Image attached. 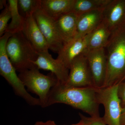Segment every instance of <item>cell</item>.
Segmentation results:
<instances>
[{
	"instance_id": "d4e9b609",
	"label": "cell",
	"mask_w": 125,
	"mask_h": 125,
	"mask_svg": "<svg viewBox=\"0 0 125 125\" xmlns=\"http://www.w3.org/2000/svg\"><path fill=\"white\" fill-rule=\"evenodd\" d=\"M8 5V4L6 3V0H0V9H2L4 7L5 8L6 6Z\"/></svg>"
},
{
	"instance_id": "4fadbf2b",
	"label": "cell",
	"mask_w": 125,
	"mask_h": 125,
	"mask_svg": "<svg viewBox=\"0 0 125 125\" xmlns=\"http://www.w3.org/2000/svg\"><path fill=\"white\" fill-rule=\"evenodd\" d=\"M104 9L88 11L78 15L75 38L82 37L91 33L102 22Z\"/></svg>"
},
{
	"instance_id": "603a6c76",
	"label": "cell",
	"mask_w": 125,
	"mask_h": 125,
	"mask_svg": "<svg viewBox=\"0 0 125 125\" xmlns=\"http://www.w3.org/2000/svg\"><path fill=\"white\" fill-rule=\"evenodd\" d=\"M34 125H57L53 121L48 120L46 122L37 121Z\"/></svg>"
},
{
	"instance_id": "8fae6325",
	"label": "cell",
	"mask_w": 125,
	"mask_h": 125,
	"mask_svg": "<svg viewBox=\"0 0 125 125\" xmlns=\"http://www.w3.org/2000/svg\"><path fill=\"white\" fill-rule=\"evenodd\" d=\"M22 32L38 53L48 52L49 45L33 15L25 19Z\"/></svg>"
},
{
	"instance_id": "3957f363",
	"label": "cell",
	"mask_w": 125,
	"mask_h": 125,
	"mask_svg": "<svg viewBox=\"0 0 125 125\" xmlns=\"http://www.w3.org/2000/svg\"><path fill=\"white\" fill-rule=\"evenodd\" d=\"M8 57L16 71L21 72L37 68L33 62L39 53L25 37L22 31L14 34L6 45Z\"/></svg>"
},
{
	"instance_id": "7402d4cb",
	"label": "cell",
	"mask_w": 125,
	"mask_h": 125,
	"mask_svg": "<svg viewBox=\"0 0 125 125\" xmlns=\"http://www.w3.org/2000/svg\"><path fill=\"white\" fill-rule=\"evenodd\" d=\"M117 94L122 108L125 107V80L118 84Z\"/></svg>"
},
{
	"instance_id": "30bf717a",
	"label": "cell",
	"mask_w": 125,
	"mask_h": 125,
	"mask_svg": "<svg viewBox=\"0 0 125 125\" xmlns=\"http://www.w3.org/2000/svg\"><path fill=\"white\" fill-rule=\"evenodd\" d=\"M90 33L65 43L58 52L57 58L61 61L69 69L73 60L87 51Z\"/></svg>"
},
{
	"instance_id": "ffe728a7",
	"label": "cell",
	"mask_w": 125,
	"mask_h": 125,
	"mask_svg": "<svg viewBox=\"0 0 125 125\" xmlns=\"http://www.w3.org/2000/svg\"><path fill=\"white\" fill-rule=\"evenodd\" d=\"M11 19V11L9 4L2 10L0 14V36L1 37L5 33L8 27V23Z\"/></svg>"
},
{
	"instance_id": "9c48e42d",
	"label": "cell",
	"mask_w": 125,
	"mask_h": 125,
	"mask_svg": "<svg viewBox=\"0 0 125 125\" xmlns=\"http://www.w3.org/2000/svg\"><path fill=\"white\" fill-rule=\"evenodd\" d=\"M39 70L48 71L55 75L60 84L65 85L67 82L69 69L61 61L54 59L48 52L39 53L38 57L33 62Z\"/></svg>"
},
{
	"instance_id": "6da1fadb",
	"label": "cell",
	"mask_w": 125,
	"mask_h": 125,
	"mask_svg": "<svg viewBox=\"0 0 125 125\" xmlns=\"http://www.w3.org/2000/svg\"><path fill=\"white\" fill-rule=\"evenodd\" d=\"M62 103L80 109L91 117H99L97 89L93 87H68L58 83L49 93L47 106Z\"/></svg>"
},
{
	"instance_id": "e0dca14e",
	"label": "cell",
	"mask_w": 125,
	"mask_h": 125,
	"mask_svg": "<svg viewBox=\"0 0 125 125\" xmlns=\"http://www.w3.org/2000/svg\"><path fill=\"white\" fill-rule=\"evenodd\" d=\"M111 0H75L72 12L78 15L95 10L103 9Z\"/></svg>"
},
{
	"instance_id": "2e32d148",
	"label": "cell",
	"mask_w": 125,
	"mask_h": 125,
	"mask_svg": "<svg viewBox=\"0 0 125 125\" xmlns=\"http://www.w3.org/2000/svg\"><path fill=\"white\" fill-rule=\"evenodd\" d=\"M112 32L103 20L90 33L87 50L105 48L109 42Z\"/></svg>"
},
{
	"instance_id": "7c38bea8",
	"label": "cell",
	"mask_w": 125,
	"mask_h": 125,
	"mask_svg": "<svg viewBox=\"0 0 125 125\" xmlns=\"http://www.w3.org/2000/svg\"><path fill=\"white\" fill-rule=\"evenodd\" d=\"M103 21L111 31L125 23V0H111L103 10Z\"/></svg>"
},
{
	"instance_id": "5bb4252c",
	"label": "cell",
	"mask_w": 125,
	"mask_h": 125,
	"mask_svg": "<svg viewBox=\"0 0 125 125\" xmlns=\"http://www.w3.org/2000/svg\"><path fill=\"white\" fill-rule=\"evenodd\" d=\"M78 16L72 11L62 15L54 20L56 28L64 43L75 37Z\"/></svg>"
},
{
	"instance_id": "ba28073f",
	"label": "cell",
	"mask_w": 125,
	"mask_h": 125,
	"mask_svg": "<svg viewBox=\"0 0 125 125\" xmlns=\"http://www.w3.org/2000/svg\"><path fill=\"white\" fill-rule=\"evenodd\" d=\"M33 16L48 43L49 49L58 53L64 42L56 28L55 21L47 15L41 8L38 9Z\"/></svg>"
},
{
	"instance_id": "277c9868",
	"label": "cell",
	"mask_w": 125,
	"mask_h": 125,
	"mask_svg": "<svg viewBox=\"0 0 125 125\" xmlns=\"http://www.w3.org/2000/svg\"><path fill=\"white\" fill-rule=\"evenodd\" d=\"M18 76L28 92L38 96L42 107H47L48 96L51 90L59 83L52 73L45 75L37 68L19 72Z\"/></svg>"
},
{
	"instance_id": "9a60e30c",
	"label": "cell",
	"mask_w": 125,
	"mask_h": 125,
	"mask_svg": "<svg viewBox=\"0 0 125 125\" xmlns=\"http://www.w3.org/2000/svg\"><path fill=\"white\" fill-rule=\"evenodd\" d=\"M75 0H41V9L56 20L62 15L72 11Z\"/></svg>"
},
{
	"instance_id": "52a82bcc",
	"label": "cell",
	"mask_w": 125,
	"mask_h": 125,
	"mask_svg": "<svg viewBox=\"0 0 125 125\" xmlns=\"http://www.w3.org/2000/svg\"><path fill=\"white\" fill-rule=\"evenodd\" d=\"M84 53L87 58L94 87L97 89L104 88L107 70L105 48L87 50Z\"/></svg>"
},
{
	"instance_id": "44dd1931",
	"label": "cell",
	"mask_w": 125,
	"mask_h": 125,
	"mask_svg": "<svg viewBox=\"0 0 125 125\" xmlns=\"http://www.w3.org/2000/svg\"><path fill=\"white\" fill-rule=\"evenodd\" d=\"M81 120H82L83 125H106L102 117H87L79 113Z\"/></svg>"
},
{
	"instance_id": "d6986e66",
	"label": "cell",
	"mask_w": 125,
	"mask_h": 125,
	"mask_svg": "<svg viewBox=\"0 0 125 125\" xmlns=\"http://www.w3.org/2000/svg\"><path fill=\"white\" fill-rule=\"evenodd\" d=\"M18 7L20 15L25 19L41 8V0H18Z\"/></svg>"
},
{
	"instance_id": "cb8c5ba5",
	"label": "cell",
	"mask_w": 125,
	"mask_h": 125,
	"mask_svg": "<svg viewBox=\"0 0 125 125\" xmlns=\"http://www.w3.org/2000/svg\"><path fill=\"white\" fill-rule=\"evenodd\" d=\"M120 125H125V107L122 108L120 118Z\"/></svg>"
},
{
	"instance_id": "484cf974",
	"label": "cell",
	"mask_w": 125,
	"mask_h": 125,
	"mask_svg": "<svg viewBox=\"0 0 125 125\" xmlns=\"http://www.w3.org/2000/svg\"><path fill=\"white\" fill-rule=\"evenodd\" d=\"M71 125H83V123L82 120H81L78 123H76V124H73Z\"/></svg>"
},
{
	"instance_id": "7a4b0ae2",
	"label": "cell",
	"mask_w": 125,
	"mask_h": 125,
	"mask_svg": "<svg viewBox=\"0 0 125 125\" xmlns=\"http://www.w3.org/2000/svg\"><path fill=\"white\" fill-rule=\"evenodd\" d=\"M105 48L107 70L104 88L117 85L125 80V23L112 31Z\"/></svg>"
},
{
	"instance_id": "8992f818",
	"label": "cell",
	"mask_w": 125,
	"mask_h": 125,
	"mask_svg": "<svg viewBox=\"0 0 125 125\" xmlns=\"http://www.w3.org/2000/svg\"><path fill=\"white\" fill-rule=\"evenodd\" d=\"M69 70L68 79L65 85L74 87H94L87 58L84 53L73 60Z\"/></svg>"
},
{
	"instance_id": "ac0fdd59",
	"label": "cell",
	"mask_w": 125,
	"mask_h": 125,
	"mask_svg": "<svg viewBox=\"0 0 125 125\" xmlns=\"http://www.w3.org/2000/svg\"><path fill=\"white\" fill-rule=\"evenodd\" d=\"M7 1L11 11V21L8 25L6 32L13 34L22 31L25 19L19 13L18 0H9Z\"/></svg>"
},
{
	"instance_id": "5b68a950",
	"label": "cell",
	"mask_w": 125,
	"mask_h": 125,
	"mask_svg": "<svg viewBox=\"0 0 125 125\" xmlns=\"http://www.w3.org/2000/svg\"><path fill=\"white\" fill-rule=\"evenodd\" d=\"M118 84L97 89L99 104L103 105L105 113L102 118L106 125H120L122 108L117 94Z\"/></svg>"
}]
</instances>
